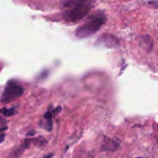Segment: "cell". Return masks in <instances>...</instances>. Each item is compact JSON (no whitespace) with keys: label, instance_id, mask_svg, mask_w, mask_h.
<instances>
[{"label":"cell","instance_id":"6da1fadb","mask_svg":"<svg viewBox=\"0 0 158 158\" xmlns=\"http://www.w3.org/2000/svg\"><path fill=\"white\" fill-rule=\"evenodd\" d=\"M105 22V15L101 12H97L96 13L89 15L87 20L81 26L77 28L76 30V35L80 39L88 38L90 35L95 34L104 24Z\"/></svg>","mask_w":158,"mask_h":158},{"label":"cell","instance_id":"7a4b0ae2","mask_svg":"<svg viewBox=\"0 0 158 158\" xmlns=\"http://www.w3.org/2000/svg\"><path fill=\"white\" fill-rule=\"evenodd\" d=\"M72 9L66 11L64 13V19L66 21L70 23L80 21L84 18L91 9V2L86 1H70Z\"/></svg>","mask_w":158,"mask_h":158},{"label":"cell","instance_id":"3957f363","mask_svg":"<svg viewBox=\"0 0 158 158\" xmlns=\"http://www.w3.org/2000/svg\"><path fill=\"white\" fill-rule=\"evenodd\" d=\"M24 89L23 86L15 80H10L7 83L2 94L1 96V102L8 103L19 98L23 94Z\"/></svg>","mask_w":158,"mask_h":158},{"label":"cell","instance_id":"277c9868","mask_svg":"<svg viewBox=\"0 0 158 158\" xmlns=\"http://www.w3.org/2000/svg\"><path fill=\"white\" fill-rule=\"evenodd\" d=\"M95 44L105 48H117L120 46V41L114 35L110 34H103L95 42Z\"/></svg>","mask_w":158,"mask_h":158},{"label":"cell","instance_id":"5b68a950","mask_svg":"<svg viewBox=\"0 0 158 158\" xmlns=\"http://www.w3.org/2000/svg\"><path fill=\"white\" fill-rule=\"evenodd\" d=\"M120 148V144L117 141L113 140V139L108 138V137H105L104 140L102 144V151H117V150Z\"/></svg>","mask_w":158,"mask_h":158},{"label":"cell","instance_id":"8992f818","mask_svg":"<svg viewBox=\"0 0 158 158\" xmlns=\"http://www.w3.org/2000/svg\"><path fill=\"white\" fill-rule=\"evenodd\" d=\"M140 46L147 52H151L154 46V41L150 35H145L140 38Z\"/></svg>","mask_w":158,"mask_h":158},{"label":"cell","instance_id":"52a82bcc","mask_svg":"<svg viewBox=\"0 0 158 158\" xmlns=\"http://www.w3.org/2000/svg\"><path fill=\"white\" fill-rule=\"evenodd\" d=\"M45 120L43 122H40V127L43 128L46 131H50L52 127V113L48 111L44 115Z\"/></svg>","mask_w":158,"mask_h":158},{"label":"cell","instance_id":"ba28073f","mask_svg":"<svg viewBox=\"0 0 158 158\" xmlns=\"http://www.w3.org/2000/svg\"><path fill=\"white\" fill-rule=\"evenodd\" d=\"M0 114H2L6 117H11L15 114V107L9 108V109L2 108L0 110Z\"/></svg>","mask_w":158,"mask_h":158},{"label":"cell","instance_id":"9c48e42d","mask_svg":"<svg viewBox=\"0 0 158 158\" xmlns=\"http://www.w3.org/2000/svg\"><path fill=\"white\" fill-rule=\"evenodd\" d=\"M6 123V120H4V119L2 118V117H0V129L1 128H4V127H6V126H4L5 123Z\"/></svg>","mask_w":158,"mask_h":158},{"label":"cell","instance_id":"30bf717a","mask_svg":"<svg viewBox=\"0 0 158 158\" xmlns=\"http://www.w3.org/2000/svg\"><path fill=\"white\" fill-rule=\"evenodd\" d=\"M148 4L151 5V6H154V7L158 8V1H151V2H148Z\"/></svg>","mask_w":158,"mask_h":158},{"label":"cell","instance_id":"8fae6325","mask_svg":"<svg viewBox=\"0 0 158 158\" xmlns=\"http://www.w3.org/2000/svg\"><path fill=\"white\" fill-rule=\"evenodd\" d=\"M5 137H6V135H5L4 134H2L0 135V143H2L3 141H4Z\"/></svg>","mask_w":158,"mask_h":158},{"label":"cell","instance_id":"7c38bea8","mask_svg":"<svg viewBox=\"0 0 158 158\" xmlns=\"http://www.w3.org/2000/svg\"><path fill=\"white\" fill-rule=\"evenodd\" d=\"M34 134H35V132H34V131H30V132H29L26 134V136H27V137H29V136H34Z\"/></svg>","mask_w":158,"mask_h":158},{"label":"cell","instance_id":"4fadbf2b","mask_svg":"<svg viewBox=\"0 0 158 158\" xmlns=\"http://www.w3.org/2000/svg\"><path fill=\"white\" fill-rule=\"evenodd\" d=\"M52 157V154H48V155L45 156L43 158H51Z\"/></svg>","mask_w":158,"mask_h":158},{"label":"cell","instance_id":"5bb4252c","mask_svg":"<svg viewBox=\"0 0 158 158\" xmlns=\"http://www.w3.org/2000/svg\"><path fill=\"white\" fill-rule=\"evenodd\" d=\"M6 129H7V127H4V128H1V129H0V132H2V131H6Z\"/></svg>","mask_w":158,"mask_h":158},{"label":"cell","instance_id":"9a60e30c","mask_svg":"<svg viewBox=\"0 0 158 158\" xmlns=\"http://www.w3.org/2000/svg\"><path fill=\"white\" fill-rule=\"evenodd\" d=\"M157 131H158V126H157Z\"/></svg>","mask_w":158,"mask_h":158}]
</instances>
